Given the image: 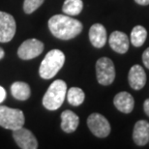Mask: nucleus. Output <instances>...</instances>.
<instances>
[{"instance_id": "1", "label": "nucleus", "mask_w": 149, "mask_h": 149, "mask_svg": "<svg viewBox=\"0 0 149 149\" xmlns=\"http://www.w3.org/2000/svg\"><path fill=\"white\" fill-rule=\"evenodd\" d=\"M49 28L54 37L61 40H70L82 31V23L66 15H55L49 20Z\"/></svg>"}, {"instance_id": "2", "label": "nucleus", "mask_w": 149, "mask_h": 149, "mask_svg": "<svg viewBox=\"0 0 149 149\" xmlns=\"http://www.w3.org/2000/svg\"><path fill=\"white\" fill-rule=\"evenodd\" d=\"M67 94V84L64 80L56 79L49 85L43 98V105L49 111L58 109Z\"/></svg>"}, {"instance_id": "3", "label": "nucleus", "mask_w": 149, "mask_h": 149, "mask_svg": "<svg viewBox=\"0 0 149 149\" xmlns=\"http://www.w3.org/2000/svg\"><path fill=\"white\" fill-rule=\"evenodd\" d=\"M65 62V54L59 49H52L47 53L39 69V74L42 79H52L59 70L63 67Z\"/></svg>"}, {"instance_id": "4", "label": "nucleus", "mask_w": 149, "mask_h": 149, "mask_svg": "<svg viewBox=\"0 0 149 149\" xmlns=\"http://www.w3.org/2000/svg\"><path fill=\"white\" fill-rule=\"evenodd\" d=\"M24 114L20 109L0 106V126L8 130H17L23 127Z\"/></svg>"}, {"instance_id": "5", "label": "nucleus", "mask_w": 149, "mask_h": 149, "mask_svg": "<svg viewBox=\"0 0 149 149\" xmlns=\"http://www.w3.org/2000/svg\"><path fill=\"white\" fill-rule=\"evenodd\" d=\"M97 80L102 85H109L115 79V68L113 62L108 57H102L96 63Z\"/></svg>"}, {"instance_id": "6", "label": "nucleus", "mask_w": 149, "mask_h": 149, "mask_svg": "<svg viewBox=\"0 0 149 149\" xmlns=\"http://www.w3.org/2000/svg\"><path fill=\"white\" fill-rule=\"evenodd\" d=\"M89 130L97 138H107L111 133V125L105 116L100 113H92L87 118Z\"/></svg>"}, {"instance_id": "7", "label": "nucleus", "mask_w": 149, "mask_h": 149, "mask_svg": "<svg viewBox=\"0 0 149 149\" xmlns=\"http://www.w3.org/2000/svg\"><path fill=\"white\" fill-rule=\"evenodd\" d=\"M44 44L37 39H28L20 45L17 49V55L22 60H30L43 52Z\"/></svg>"}, {"instance_id": "8", "label": "nucleus", "mask_w": 149, "mask_h": 149, "mask_svg": "<svg viewBox=\"0 0 149 149\" xmlns=\"http://www.w3.org/2000/svg\"><path fill=\"white\" fill-rule=\"evenodd\" d=\"M16 20L12 15L0 11V43H8L16 34Z\"/></svg>"}, {"instance_id": "9", "label": "nucleus", "mask_w": 149, "mask_h": 149, "mask_svg": "<svg viewBox=\"0 0 149 149\" xmlns=\"http://www.w3.org/2000/svg\"><path fill=\"white\" fill-rule=\"evenodd\" d=\"M13 138L19 148L22 149H36L38 141L35 136L29 130L23 127L13 131Z\"/></svg>"}, {"instance_id": "10", "label": "nucleus", "mask_w": 149, "mask_h": 149, "mask_svg": "<svg viewBox=\"0 0 149 149\" xmlns=\"http://www.w3.org/2000/svg\"><path fill=\"white\" fill-rule=\"evenodd\" d=\"M129 84L135 90H141L146 83V74L141 65H134L128 74Z\"/></svg>"}, {"instance_id": "11", "label": "nucleus", "mask_w": 149, "mask_h": 149, "mask_svg": "<svg viewBox=\"0 0 149 149\" xmlns=\"http://www.w3.org/2000/svg\"><path fill=\"white\" fill-rule=\"evenodd\" d=\"M109 46L115 52L126 53L129 49L130 40L125 33L121 31H114L109 36Z\"/></svg>"}, {"instance_id": "12", "label": "nucleus", "mask_w": 149, "mask_h": 149, "mask_svg": "<svg viewBox=\"0 0 149 149\" xmlns=\"http://www.w3.org/2000/svg\"><path fill=\"white\" fill-rule=\"evenodd\" d=\"M133 139L139 146H143L149 141V123L146 120H139L136 123L133 132Z\"/></svg>"}, {"instance_id": "13", "label": "nucleus", "mask_w": 149, "mask_h": 149, "mask_svg": "<svg viewBox=\"0 0 149 149\" xmlns=\"http://www.w3.org/2000/svg\"><path fill=\"white\" fill-rule=\"evenodd\" d=\"M107 30L101 23H95L89 29V40L97 49H101L107 43Z\"/></svg>"}, {"instance_id": "14", "label": "nucleus", "mask_w": 149, "mask_h": 149, "mask_svg": "<svg viewBox=\"0 0 149 149\" xmlns=\"http://www.w3.org/2000/svg\"><path fill=\"white\" fill-rule=\"evenodd\" d=\"M113 104L119 111L123 113H130L134 109L135 100L130 93L123 91L115 95L113 99Z\"/></svg>"}, {"instance_id": "15", "label": "nucleus", "mask_w": 149, "mask_h": 149, "mask_svg": "<svg viewBox=\"0 0 149 149\" xmlns=\"http://www.w3.org/2000/svg\"><path fill=\"white\" fill-rule=\"evenodd\" d=\"M79 124V118L71 111H64L61 113V129L65 133H73Z\"/></svg>"}, {"instance_id": "16", "label": "nucleus", "mask_w": 149, "mask_h": 149, "mask_svg": "<svg viewBox=\"0 0 149 149\" xmlns=\"http://www.w3.org/2000/svg\"><path fill=\"white\" fill-rule=\"evenodd\" d=\"M11 92L15 99L19 101L27 100L31 95L30 86L23 81L14 82L11 86Z\"/></svg>"}, {"instance_id": "17", "label": "nucleus", "mask_w": 149, "mask_h": 149, "mask_svg": "<svg viewBox=\"0 0 149 149\" xmlns=\"http://www.w3.org/2000/svg\"><path fill=\"white\" fill-rule=\"evenodd\" d=\"M147 38V31L143 26L136 25L133 28L131 32V43L135 47H141L146 41Z\"/></svg>"}, {"instance_id": "18", "label": "nucleus", "mask_w": 149, "mask_h": 149, "mask_svg": "<svg viewBox=\"0 0 149 149\" xmlns=\"http://www.w3.org/2000/svg\"><path fill=\"white\" fill-rule=\"evenodd\" d=\"M67 100L70 105L74 107L80 106L84 102L85 94L82 91V89L79 87H71L69 90H67Z\"/></svg>"}, {"instance_id": "19", "label": "nucleus", "mask_w": 149, "mask_h": 149, "mask_svg": "<svg viewBox=\"0 0 149 149\" xmlns=\"http://www.w3.org/2000/svg\"><path fill=\"white\" fill-rule=\"evenodd\" d=\"M83 8V2L81 0H65L62 11L68 16H77L80 14Z\"/></svg>"}, {"instance_id": "20", "label": "nucleus", "mask_w": 149, "mask_h": 149, "mask_svg": "<svg viewBox=\"0 0 149 149\" xmlns=\"http://www.w3.org/2000/svg\"><path fill=\"white\" fill-rule=\"evenodd\" d=\"M45 0H24L23 2V11L25 14H32L43 4Z\"/></svg>"}, {"instance_id": "21", "label": "nucleus", "mask_w": 149, "mask_h": 149, "mask_svg": "<svg viewBox=\"0 0 149 149\" xmlns=\"http://www.w3.org/2000/svg\"><path fill=\"white\" fill-rule=\"evenodd\" d=\"M142 62H143L144 66L149 69V47L144 50L143 54H142Z\"/></svg>"}, {"instance_id": "22", "label": "nucleus", "mask_w": 149, "mask_h": 149, "mask_svg": "<svg viewBox=\"0 0 149 149\" xmlns=\"http://www.w3.org/2000/svg\"><path fill=\"white\" fill-rule=\"evenodd\" d=\"M6 99V91L5 89L0 85V104Z\"/></svg>"}, {"instance_id": "23", "label": "nucleus", "mask_w": 149, "mask_h": 149, "mask_svg": "<svg viewBox=\"0 0 149 149\" xmlns=\"http://www.w3.org/2000/svg\"><path fill=\"white\" fill-rule=\"evenodd\" d=\"M143 109L144 112L146 113V115L149 116V99H146L143 103Z\"/></svg>"}, {"instance_id": "24", "label": "nucleus", "mask_w": 149, "mask_h": 149, "mask_svg": "<svg viewBox=\"0 0 149 149\" xmlns=\"http://www.w3.org/2000/svg\"><path fill=\"white\" fill-rule=\"evenodd\" d=\"M135 1L139 5H148L149 4V0H135Z\"/></svg>"}, {"instance_id": "25", "label": "nucleus", "mask_w": 149, "mask_h": 149, "mask_svg": "<svg viewBox=\"0 0 149 149\" xmlns=\"http://www.w3.org/2000/svg\"><path fill=\"white\" fill-rule=\"evenodd\" d=\"M4 55H5V52H4V49H2V47H0V60L4 57Z\"/></svg>"}]
</instances>
